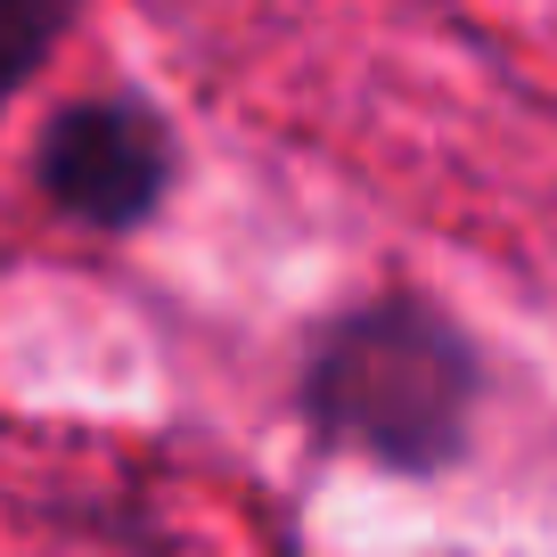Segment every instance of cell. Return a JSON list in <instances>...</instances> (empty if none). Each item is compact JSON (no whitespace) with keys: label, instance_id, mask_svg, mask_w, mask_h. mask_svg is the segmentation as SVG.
I'll return each instance as SVG.
<instances>
[{"label":"cell","instance_id":"cell-1","mask_svg":"<svg viewBox=\"0 0 557 557\" xmlns=\"http://www.w3.org/2000/svg\"><path fill=\"white\" fill-rule=\"evenodd\" d=\"M304 410L336 451H361L377 468L426 475L468 443L475 361L426 304H369L336 320L304 369Z\"/></svg>","mask_w":557,"mask_h":557},{"label":"cell","instance_id":"cell-2","mask_svg":"<svg viewBox=\"0 0 557 557\" xmlns=\"http://www.w3.org/2000/svg\"><path fill=\"white\" fill-rule=\"evenodd\" d=\"M34 164L58 213H74L90 230H139L173 189V132L139 99H83L50 115Z\"/></svg>","mask_w":557,"mask_h":557},{"label":"cell","instance_id":"cell-3","mask_svg":"<svg viewBox=\"0 0 557 557\" xmlns=\"http://www.w3.org/2000/svg\"><path fill=\"white\" fill-rule=\"evenodd\" d=\"M66 17H74V0H0V107L41 74V58L58 50Z\"/></svg>","mask_w":557,"mask_h":557}]
</instances>
